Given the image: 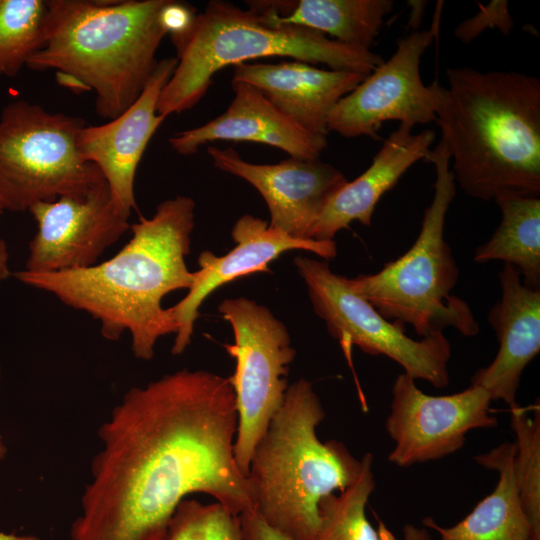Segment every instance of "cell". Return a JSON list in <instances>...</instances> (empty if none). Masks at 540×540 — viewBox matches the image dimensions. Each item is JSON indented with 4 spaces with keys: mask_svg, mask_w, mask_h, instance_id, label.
I'll return each instance as SVG.
<instances>
[{
    "mask_svg": "<svg viewBox=\"0 0 540 540\" xmlns=\"http://www.w3.org/2000/svg\"><path fill=\"white\" fill-rule=\"evenodd\" d=\"M237 423L233 387L213 372L185 368L131 387L98 430L70 540H164L192 493L238 516L254 510L234 455Z\"/></svg>",
    "mask_w": 540,
    "mask_h": 540,
    "instance_id": "cell-1",
    "label": "cell"
},
{
    "mask_svg": "<svg viewBox=\"0 0 540 540\" xmlns=\"http://www.w3.org/2000/svg\"><path fill=\"white\" fill-rule=\"evenodd\" d=\"M195 202L176 196L161 202L151 218L130 225V240L111 258L87 267L54 273H14L27 286L48 292L65 305L84 311L100 323L102 336L117 341L131 336L134 356L150 360L159 338L176 334L167 294L189 289L190 252Z\"/></svg>",
    "mask_w": 540,
    "mask_h": 540,
    "instance_id": "cell-2",
    "label": "cell"
},
{
    "mask_svg": "<svg viewBox=\"0 0 540 540\" xmlns=\"http://www.w3.org/2000/svg\"><path fill=\"white\" fill-rule=\"evenodd\" d=\"M435 121L455 183L484 201L540 194V79L515 71L446 70Z\"/></svg>",
    "mask_w": 540,
    "mask_h": 540,
    "instance_id": "cell-3",
    "label": "cell"
},
{
    "mask_svg": "<svg viewBox=\"0 0 540 540\" xmlns=\"http://www.w3.org/2000/svg\"><path fill=\"white\" fill-rule=\"evenodd\" d=\"M167 0H50L51 23L44 47L26 67L54 70L74 92L94 91L95 110L112 120L140 96L159 60L167 33Z\"/></svg>",
    "mask_w": 540,
    "mask_h": 540,
    "instance_id": "cell-4",
    "label": "cell"
},
{
    "mask_svg": "<svg viewBox=\"0 0 540 540\" xmlns=\"http://www.w3.org/2000/svg\"><path fill=\"white\" fill-rule=\"evenodd\" d=\"M325 416L312 383H292L250 460L255 510L291 540H313L321 500L351 485L361 469L342 442L320 441L316 428Z\"/></svg>",
    "mask_w": 540,
    "mask_h": 540,
    "instance_id": "cell-5",
    "label": "cell"
},
{
    "mask_svg": "<svg viewBox=\"0 0 540 540\" xmlns=\"http://www.w3.org/2000/svg\"><path fill=\"white\" fill-rule=\"evenodd\" d=\"M172 42L178 63L157 104L164 118L194 107L214 74L228 65L276 56L367 76L384 61L370 49L332 40L306 27L271 24L251 8L221 0L210 1L187 33Z\"/></svg>",
    "mask_w": 540,
    "mask_h": 540,
    "instance_id": "cell-6",
    "label": "cell"
},
{
    "mask_svg": "<svg viewBox=\"0 0 540 540\" xmlns=\"http://www.w3.org/2000/svg\"><path fill=\"white\" fill-rule=\"evenodd\" d=\"M426 161L435 167L431 204L425 209L420 233L411 248L375 274L348 278L352 289L385 319L411 325L424 337L453 327L465 336L479 333L469 305L451 294L458 268L444 239L445 218L456 193L450 155L440 140Z\"/></svg>",
    "mask_w": 540,
    "mask_h": 540,
    "instance_id": "cell-7",
    "label": "cell"
},
{
    "mask_svg": "<svg viewBox=\"0 0 540 540\" xmlns=\"http://www.w3.org/2000/svg\"><path fill=\"white\" fill-rule=\"evenodd\" d=\"M87 123L49 112L25 99L0 114V201L5 211L24 212L39 202L87 192L104 180L84 160L77 137Z\"/></svg>",
    "mask_w": 540,
    "mask_h": 540,
    "instance_id": "cell-8",
    "label": "cell"
},
{
    "mask_svg": "<svg viewBox=\"0 0 540 540\" xmlns=\"http://www.w3.org/2000/svg\"><path fill=\"white\" fill-rule=\"evenodd\" d=\"M218 310L234 334V343L223 346L236 362L234 374L228 377L238 415L234 455L247 476L255 446L283 403L296 351L286 326L256 301L225 299Z\"/></svg>",
    "mask_w": 540,
    "mask_h": 540,
    "instance_id": "cell-9",
    "label": "cell"
},
{
    "mask_svg": "<svg viewBox=\"0 0 540 540\" xmlns=\"http://www.w3.org/2000/svg\"><path fill=\"white\" fill-rule=\"evenodd\" d=\"M316 314L329 334L344 349L359 347L370 355H384L414 379L437 388L449 384L451 345L442 332L414 340L404 326L385 319L351 287L349 279L335 274L327 261L304 256L294 259Z\"/></svg>",
    "mask_w": 540,
    "mask_h": 540,
    "instance_id": "cell-10",
    "label": "cell"
},
{
    "mask_svg": "<svg viewBox=\"0 0 540 540\" xmlns=\"http://www.w3.org/2000/svg\"><path fill=\"white\" fill-rule=\"evenodd\" d=\"M491 401L483 388L473 385L451 395H427L413 377L398 375L385 424L395 442L389 461L407 467L458 451L470 430L497 426L498 420L490 411Z\"/></svg>",
    "mask_w": 540,
    "mask_h": 540,
    "instance_id": "cell-11",
    "label": "cell"
},
{
    "mask_svg": "<svg viewBox=\"0 0 540 540\" xmlns=\"http://www.w3.org/2000/svg\"><path fill=\"white\" fill-rule=\"evenodd\" d=\"M436 28L413 31L399 39L394 54L331 110L328 132L347 138H376L385 121L396 120L412 128L435 121V83L424 85L419 66L437 35Z\"/></svg>",
    "mask_w": 540,
    "mask_h": 540,
    "instance_id": "cell-12",
    "label": "cell"
},
{
    "mask_svg": "<svg viewBox=\"0 0 540 540\" xmlns=\"http://www.w3.org/2000/svg\"><path fill=\"white\" fill-rule=\"evenodd\" d=\"M28 211L37 223L23 269L28 273L93 266L130 229L128 218L116 209L105 179L83 194L39 202Z\"/></svg>",
    "mask_w": 540,
    "mask_h": 540,
    "instance_id": "cell-13",
    "label": "cell"
},
{
    "mask_svg": "<svg viewBox=\"0 0 540 540\" xmlns=\"http://www.w3.org/2000/svg\"><path fill=\"white\" fill-rule=\"evenodd\" d=\"M207 152L215 167L244 179L261 194L271 227L296 239L310 240L309 231L326 202L348 181L319 158L255 164L232 148L209 146Z\"/></svg>",
    "mask_w": 540,
    "mask_h": 540,
    "instance_id": "cell-14",
    "label": "cell"
},
{
    "mask_svg": "<svg viewBox=\"0 0 540 540\" xmlns=\"http://www.w3.org/2000/svg\"><path fill=\"white\" fill-rule=\"evenodd\" d=\"M231 236L236 245L227 254L216 256L210 251L200 253V269L193 272L187 295L169 307L177 324L171 349L174 355L183 353L190 344L199 308L217 288L256 272H269V264L289 250L310 251L324 259L333 258L337 253L334 240L296 239L250 214L236 221Z\"/></svg>",
    "mask_w": 540,
    "mask_h": 540,
    "instance_id": "cell-15",
    "label": "cell"
},
{
    "mask_svg": "<svg viewBox=\"0 0 540 540\" xmlns=\"http://www.w3.org/2000/svg\"><path fill=\"white\" fill-rule=\"evenodd\" d=\"M177 63L176 57L159 60L142 93L127 110L105 124H86L77 137L82 158L99 168L116 209L128 219L136 209L137 167L150 139L165 120L157 112L158 100Z\"/></svg>",
    "mask_w": 540,
    "mask_h": 540,
    "instance_id": "cell-16",
    "label": "cell"
},
{
    "mask_svg": "<svg viewBox=\"0 0 540 540\" xmlns=\"http://www.w3.org/2000/svg\"><path fill=\"white\" fill-rule=\"evenodd\" d=\"M232 89L234 98L224 113L169 138L174 151L186 156L195 154L206 143L243 141L273 146L292 158L317 159L327 147V137L300 127L255 87L232 81Z\"/></svg>",
    "mask_w": 540,
    "mask_h": 540,
    "instance_id": "cell-17",
    "label": "cell"
},
{
    "mask_svg": "<svg viewBox=\"0 0 540 540\" xmlns=\"http://www.w3.org/2000/svg\"><path fill=\"white\" fill-rule=\"evenodd\" d=\"M501 298L487 319L499 341V351L487 367L471 378V385L483 388L491 400L516 405V393L526 366L540 351V289L521 281L511 264L499 273Z\"/></svg>",
    "mask_w": 540,
    "mask_h": 540,
    "instance_id": "cell-18",
    "label": "cell"
},
{
    "mask_svg": "<svg viewBox=\"0 0 540 540\" xmlns=\"http://www.w3.org/2000/svg\"><path fill=\"white\" fill-rule=\"evenodd\" d=\"M233 67L232 81L255 87L300 127L325 137L329 133L327 119L331 110L366 77L296 60L277 64L241 63Z\"/></svg>",
    "mask_w": 540,
    "mask_h": 540,
    "instance_id": "cell-19",
    "label": "cell"
},
{
    "mask_svg": "<svg viewBox=\"0 0 540 540\" xmlns=\"http://www.w3.org/2000/svg\"><path fill=\"white\" fill-rule=\"evenodd\" d=\"M412 129L400 124L384 140L371 165L329 198L309 231L310 240L333 241L336 233L353 221L365 226L371 224L375 207L384 193L431 150L435 131L426 129L413 134Z\"/></svg>",
    "mask_w": 540,
    "mask_h": 540,
    "instance_id": "cell-20",
    "label": "cell"
},
{
    "mask_svg": "<svg viewBox=\"0 0 540 540\" xmlns=\"http://www.w3.org/2000/svg\"><path fill=\"white\" fill-rule=\"evenodd\" d=\"M515 443L504 442L474 457L481 466L499 473L494 491L452 527L439 526L432 517L422 520L441 540H540L524 511L514 473Z\"/></svg>",
    "mask_w": 540,
    "mask_h": 540,
    "instance_id": "cell-21",
    "label": "cell"
},
{
    "mask_svg": "<svg viewBox=\"0 0 540 540\" xmlns=\"http://www.w3.org/2000/svg\"><path fill=\"white\" fill-rule=\"evenodd\" d=\"M248 7L276 25H296L332 40L370 49L391 12V0L248 1Z\"/></svg>",
    "mask_w": 540,
    "mask_h": 540,
    "instance_id": "cell-22",
    "label": "cell"
},
{
    "mask_svg": "<svg viewBox=\"0 0 540 540\" xmlns=\"http://www.w3.org/2000/svg\"><path fill=\"white\" fill-rule=\"evenodd\" d=\"M495 202L501 210V223L476 249L474 261H504L518 270L526 286L540 289V198L506 197Z\"/></svg>",
    "mask_w": 540,
    "mask_h": 540,
    "instance_id": "cell-23",
    "label": "cell"
},
{
    "mask_svg": "<svg viewBox=\"0 0 540 540\" xmlns=\"http://www.w3.org/2000/svg\"><path fill=\"white\" fill-rule=\"evenodd\" d=\"M50 0H0V78L15 77L50 33Z\"/></svg>",
    "mask_w": 540,
    "mask_h": 540,
    "instance_id": "cell-24",
    "label": "cell"
},
{
    "mask_svg": "<svg viewBox=\"0 0 540 540\" xmlns=\"http://www.w3.org/2000/svg\"><path fill=\"white\" fill-rule=\"evenodd\" d=\"M355 481L339 494L324 497L319 504L320 523L313 540H380L365 509L375 488L373 456L363 455Z\"/></svg>",
    "mask_w": 540,
    "mask_h": 540,
    "instance_id": "cell-25",
    "label": "cell"
},
{
    "mask_svg": "<svg viewBox=\"0 0 540 540\" xmlns=\"http://www.w3.org/2000/svg\"><path fill=\"white\" fill-rule=\"evenodd\" d=\"M516 435L514 473L520 499L537 538L540 539V408L533 416L517 404L510 407Z\"/></svg>",
    "mask_w": 540,
    "mask_h": 540,
    "instance_id": "cell-26",
    "label": "cell"
},
{
    "mask_svg": "<svg viewBox=\"0 0 540 540\" xmlns=\"http://www.w3.org/2000/svg\"><path fill=\"white\" fill-rule=\"evenodd\" d=\"M164 540H244L240 518L218 502L184 499L177 506Z\"/></svg>",
    "mask_w": 540,
    "mask_h": 540,
    "instance_id": "cell-27",
    "label": "cell"
},
{
    "mask_svg": "<svg viewBox=\"0 0 540 540\" xmlns=\"http://www.w3.org/2000/svg\"><path fill=\"white\" fill-rule=\"evenodd\" d=\"M479 12L464 20L455 29V37L467 44L478 37L487 28H497L508 35L513 28V20L506 0H494L487 5H479Z\"/></svg>",
    "mask_w": 540,
    "mask_h": 540,
    "instance_id": "cell-28",
    "label": "cell"
},
{
    "mask_svg": "<svg viewBox=\"0 0 540 540\" xmlns=\"http://www.w3.org/2000/svg\"><path fill=\"white\" fill-rule=\"evenodd\" d=\"M197 13L195 9L182 2L167 0L163 11L162 21L172 41L181 38L192 26Z\"/></svg>",
    "mask_w": 540,
    "mask_h": 540,
    "instance_id": "cell-29",
    "label": "cell"
},
{
    "mask_svg": "<svg viewBox=\"0 0 540 540\" xmlns=\"http://www.w3.org/2000/svg\"><path fill=\"white\" fill-rule=\"evenodd\" d=\"M244 540H291L268 525L254 509L239 515Z\"/></svg>",
    "mask_w": 540,
    "mask_h": 540,
    "instance_id": "cell-30",
    "label": "cell"
},
{
    "mask_svg": "<svg viewBox=\"0 0 540 540\" xmlns=\"http://www.w3.org/2000/svg\"><path fill=\"white\" fill-rule=\"evenodd\" d=\"M404 540H432L428 530L424 527H417L406 524L403 528Z\"/></svg>",
    "mask_w": 540,
    "mask_h": 540,
    "instance_id": "cell-31",
    "label": "cell"
},
{
    "mask_svg": "<svg viewBox=\"0 0 540 540\" xmlns=\"http://www.w3.org/2000/svg\"><path fill=\"white\" fill-rule=\"evenodd\" d=\"M7 449L5 444L2 441L0 435V460H2L6 455ZM0 540H40L37 536L34 535H16V534H6L0 532Z\"/></svg>",
    "mask_w": 540,
    "mask_h": 540,
    "instance_id": "cell-32",
    "label": "cell"
},
{
    "mask_svg": "<svg viewBox=\"0 0 540 540\" xmlns=\"http://www.w3.org/2000/svg\"><path fill=\"white\" fill-rule=\"evenodd\" d=\"M4 211H5V208L2 202L0 201V215L3 214ZM8 259H9V254H8L6 243L4 240L0 239V270L10 274L9 267H8Z\"/></svg>",
    "mask_w": 540,
    "mask_h": 540,
    "instance_id": "cell-33",
    "label": "cell"
},
{
    "mask_svg": "<svg viewBox=\"0 0 540 540\" xmlns=\"http://www.w3.org/2000/svg\"><path fill=\"white\" fill-rule=\"evenodd\" d=\"M414 3L413 4V13H412V16L410 18V24H413L414 27L416 26V30H418V25L420 24L421 22V17H422V13H423V2H419V1H416V2H412Z\"/></svg>",
    "mask_w": 540,
    "mask_h": 540,
    "instance_id": "cell-34",
    "label": "cell"
},
{
    "mask_svg": "<svg viewBox=\"0 0 540 540\" xmlns=\"http://www.w3.org/2000/svg\"><path fill=\"white\" fill-rule=\"evenodd\" d=\"M9 275L10 274L0 270V282H2L4 279H6Z\"/></svg>",
    "mask_w": 540,
    "mask_h": 540,
    "instance_id": "cell-35",
    "label": "cell"
},
{
    "mask_svg": "<svg viewBox=\"0 0 540 540\" xmlns=\"http://www.w3.org/2000/svg\"><path fill=\"white\" fill-rule=\"evenodd\" d=\"M0 376H1V369H0Z\"/></svg>",
    "mask_w": 540,
    "mask_h": 540,
    "instance_id": "cell-36",
    "label": "cell"
}]
</instances>
